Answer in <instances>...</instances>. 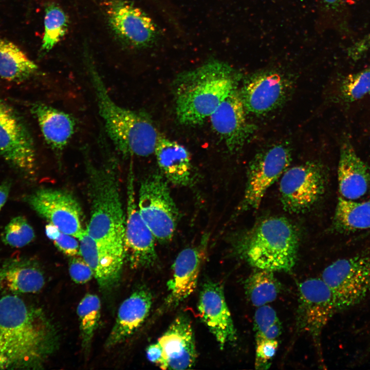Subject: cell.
<instances>
[{"instance_id":"15","label":"cell","mask_w":370,"mask_h":370,"mask_svg":"<svg viewBox=\"0 0 370 370\" xmlns=\"http://www.w3.org/2000/svg\"><path fill=\"white\" fill-rule=\"evenodd\" d=\"M161 359L158 366L163 369H185L194 365L197 358L193 330L189 318L183 314L176 318L157 341Z\"/></svg>"},{"instance_id":"40","label":"cell","mask_w":370,"mask_h":370,"mask_svg":"<svg viewBox=\"0 0 370 370\" xmlns=\"http://www.w3.org/2000/svg\"><path fill=\"white\" fill-rule=\"evenodd\" d=\"M369 95H370V93H369Z\"/></svg>"},{"instance_id":"31","label":"cell","mask_w":370,"mask_h":370,"mask_svg":"<svg viewBox=\"0 0 370 370\" xmlns=\"http://www.w3.org/2000/svg\"><path fill=\"white\" fill-rule=\"evenodd\" d=\"M35 238L32 226L23 216L12 218L1 234L2 242L14 248H21L30 243Z\"/></svg>"},{"instance_id":"8","label":"cell","mask_w":370,"mask_h":370,"mask_svg":"<svg viewBox=\"0 0 370 370\" xmlns=\"http://www.w3.org/2000/svg\"><path fill=\"white\" fill-rule=\"evenodd\" d=\"M103 13L115 37L124 46L132 49L152 47L158 40L159 32L152 19L128 0H102Z\"/></svg>"},{"instance_id":"2","label":"cell","mask_w":370,"mask_h":370,"mask_svg":"<svg viewBox=\"0 0 370 370\" xmlns=\"http://www.w3.org/2000/svg\"><path fill=\"white\" fill-rule=\"evenodd\" d=\"M57 330L20 298L0 299V369H38L57 349Z\"/></svg>"},{"instance_id":"24","label":"cell","mask_w":370,"mask_h":370,"mask_svg":"<svg viewBox=\"0 0 370 370\" xmlns=\"http://www.w3.org/2000/svg\"><path fill=\"white\" fill-rule=\"evenodd\" d=\"M45 284L39 265L28 258L9 259L0 265V290L15 293H34Z\"/></svg>"},{"instance_id":"29","label":"cell","mask_w":370,"mask_h":370,"mask_svg":"<svg viewBox=\"0 0 370 370\" xmlns=\"http://www.w3.org/2000/svg\"><path fill=\"white\" fill-rule=\"evenodd\" d=\"M77 312L82 347L87 350L100 318L101 302L99 298L95 294H86L79 302Z\"/></svg>"},{"instance_id":"36","label":"cell","mask_w":370,"mask_h":370,"mask_svg":"<svg viewBox=\"0 0 370 370\" xmlns=\"http://www.w3.org/2000/svg\"><path fill=\"white\" fill-rule=\"evenodd\" d=\"M322 8L332 15L342 14L345 8V0H317Z\"/></svg>"},{"instance_id":"7","label":"cell","mask_w":370,"mask_h":370,"mask_svg":"<svg viewBox=\"0 0 370 370\" xmlns=\"http://www.w3.org/2000/svg\"><path fill=\"white\" fill-rule=\"evenodd\" d=\"M321 278L332 293L337 311L346 310L370 295V257L337 260L324 269Z\"/></svg>"},{"instance_id":"28","label":"cell","mask_w":370,"mask_h":370,"mask_svg":"<svg viewBox=\"0 0 370 370\" xmlns=\"http://www.w3.org/2000/svg\"><path fill=\"white\" fill-rule=\"evenodd\" d=\"M69 24L68 15L59 5L53 2L46 5L41 54L49 52L62 40L68 31Z\"/></svg>"},{"instance_id":"5","label":"cell","mask_w":370,"mask_h":370,"mask_svg":"<svg viewBox=\"0 0 370 370\" xmlns=\"http://www.w3.org/2000/svg\"><path fill=\"white\" fill-rule=\"evenodd\" d=\"M299 245L298 230L282 217L260 221L233 242L234 250L240 258L254 267L273 272L291 271Z\"/></svg>"},{"instance_id":"18","label":"cell","mask_w":370,"mask_h":370,"mask_svg":"<svg viewBox=\"0 0 370 370\" xmlns=\"http://www.w3.org/2000/svg\"><path fill=\"white\" fill-rule=\"evenodd\" d=\"M208 243V236L205 235L199 244L184 248L176 257L172 277L167 283L165 304L169 307L177 306L194 291Z\"/></svg>"},{"instance_id":"19","label":"cell","mask_w":370,"mask_h":370,"mask_svg":"<svg viewBox=\"0 0 370 370\" xmlns=\"http://www.w3.org/2000/svg\"><path fill=\"white\" fill-rule=\"evenodd\" d=\"M0 155L21 172L34 173L36 154L33 139L13 114L0 119Z\"/></svg>"},{"instance_id":"25","label":"cell","mask_w":370,"mask_h":370,"mask_svg":"<svg viewBox=\"0 0 370 370\" xmlns=\"http://www.w3.org/2000/svg\"><path fill=\"white\" fill-rule=\"evenodd\" d=\"M333 227L341 233L370 229V200L357 202L340 196L334 217Z\"/></svg>"},{"instance_id":"34","label":"cell","mask_w":370,"mask_h":370,"mask_svg":"<svg viewBox=\"0 0 370 370\" xmlns=\"http://www.w3.org/2000/svg\"><path fill=\"white\" fill-rule=\"evenodd\" d=\"M68 269L71 279L77 284H85L94 276L92 269L81 257H71Z\"/></svg>"},{"instance_id":"27","label":"cell","mask_w":370,"mask_h":370,"mask_svg":"<svg viewBox=\"0 0 370 370\" xmlns=\"http://www.w3.org/2000/svg\"><path fill=\"white\" fill-rule=\"evenodd\" d=\"M244 288L252 304L258 307L274 301L282 286L273 271L258 269L246 280Z\"/></svg>"},{"instance_id":"20","label":"cell","mask_w":370,"mask_h":370,"mask_svg":"<svg viewBox=\"0 0 370 370\" xmlns=\"http://www.w3.org/2000/svg\"><path fill=\"white\" fill-rule=\"evenodd\" d=\"M152 301L150 291L145 288H139L122 302L106 340V348L123 342L141 326L148 316Z\"/></svg>"},{"instance_id":"32","label":"cell","mask_w":370,"mask_h":370,"mask_svg":"<svg viewBox=\"0 0 370 370\" xmlns=\"http://www.w3.org/2000/svg\"><path fill=\"white\" fill-rule=\"evenodd\" d=\"M255 338L276 340L282 332V326L275 310L264 305L258 307L254 316Z\"/></svg>"},{"instance_id":"12","label":"cell","mask_w":370,"mask_h":370,"mask_svg":"<svg viewBox=\"0 0 370 370\" xmlns=\"http://www.w3.org/2000/svg\"><path fill=\"white\" fill-rule=\"evenodd\" d=\"M296 324L301 332L318 341L325 326L337 309L332 293L321 278H310L299 284Z\"/></svg>"},{"instance_id":"6","label":"cell","mask_w":370,"mask_h":370,"mask_svg":"<svg viewBox=\"0 0 370 370\" xmlns=\"http://www.w3.org/2000/svg\"><path fill=\"white\" fill-rule=\"evenodd\" d=\"M168 182L159 173L146 177L141 182L137 202L142 218L155 239L161 243L172 239L179 218Z\"/></svg>"},{"instance_id":"17","label":"cell","mask_w":370,"mask_h":370,"mask_svg":"<svg viewBox=\"0 0 370 370\" xmlns=\"http://www.w3.org/2000/svg\"><path fill=\"white\" fill-rule=\"evenodd\" d=\"M198 311L221 349L236 341L237 334L222 286L207 281L200 292Z\"/></svg>"},{"instance_id":"4","label":"cell","mask_w":370,"mask_h":370,"mask_svg":"<svg viewBox=\"0 0 370 370\" xmlns=\"http://www.w3.org/2000/svg\"><path fill=\"white\" fill-rule=\"evenodd\" d=\"M84 59L99 115L116 150L124 156L146 157L154 153L160 134L151 119L116 103L87 51Z\"/></svg>"},{"instance_id":"35","label":"cell","mask_w":370,"mask_h":370,"mask_svg":"<svg viewBox=\"0 0 370 370\" xmlns=\"http://www.w3.org/2000/svg\"><path fill=\"white\" fill-rule=\"evenodd\" d=\"M53 242L55 246L64 254L70 257L80 255V243L72 235L61 232Z\"/></svg>"},{"instance_id":"26","label":"cell","mask_w":370,"mask_h":370,"mask_svg":"<svg viewBox=\"0 0 370 370\" xmlns=\"http://www.w3.org/2000/svg\"><path fill=\"white\" fill-rule=\"evenodd\" d=\"M34 62L16 44L0 36V77L20 82L32 72Z\"/></svg>"},{"instance_id":"16","label":"cell","mask_w":370,"mask_h":370,"mask_svg":"<svg viewBox=\"0 0 370 370\" xmlns=\"http://www.w3.org/2000/svg\"><path fill=\"white\" fill-rule=\"evenodd\" d=\"M287 91L286 80L274 71L251 76L239 90L246 112L256 115L267 114L279 107L286 98Z\"/></svg>"},{"instance_id":"11","label":"cell","mask_w":370,"mask_h":370,"mask_svg":"<svg viewBox=\"0 0 370 370\" xmlns=\"http://www.w3.org/2000/svg\"><path fill=\"white\" fill-rule=\"evenodd\" d=\"M26 201L31 209L64 233L79 239L85 229L82 211L77 199L61 189L41 188L29 195Z\"/></svg>"},{"instance_id":"1","label":"cell","mask_w":370,"mask_h":370,"mask_svg":"<svg viewBox=\"0 0 370 370\" xmlns=\"http://www.w3.org/2000/svg\"><path fill=\"white\" fill-rule=\"evenodd\" d=\"M90 217L86 230L97 246L89 264L96 279L112 283L120 279L124 257L125 216L117 165L112 159L100 166L87 163Z\"/></svg>"},{"instance_id":"37","label":"cell","mask_w":370,"mask_h":370,"mask_svg":"<svg viewBox=\"0 0 370 370\" xmlns=\"http://www.w3.org/2000/svg\"><path fill=\"white\" fill-rule=\"evenodd\" d=\"M11 187L10 181L6 180L0 184V211L5 204Z\"/></svg>"},{"instance_id":"21","label":"cell","mask_w":370,"mask_h":370,"mask_svg":"<svg viewBox=\"0 0 370 370\" xmlns=\"http://www.w3.org/2000/svg\"><path fill=\"white\" fill-rule=\"evenodd\" d=\"M338 179L341 196L350 200L364 196L370 184L369 169L348 139H345L341 146Z\"/></svg>"},{"instance_id":"39","label":"cell","mask_w":370,"mask_h":370,"mask_svg":"<svg viewBox=\"0 0 370 370\" xmlns=\"http://www.w3.org/2000/svg\"><path fill=\"white\" fill-rule=\"evenodd\" d=\"M12 114L10 108L0 98V119Z\"/></svg>"},{"instance_id":"10","label":"cell","mask_w":370,"mask_h":370,"mask_svg":"<svg viewBox=\"0 0 370 370\" xmlns=\"http://www.w3.org/2000/svg\"><path fill=\"white\" fill-rule=\"evenodd\" d=\"M291 161L290 148L284 143L257 153L248 168L241 209L258 208L268 189L283 175Z\"/></svg>"},{"instance_id":"14","label":"cell","mask_w":370,"mask_h":370,"mask_svg":"<svg viewBox=\"0 0 370 370\" xmlns=\"http://www.w3.org/2000/svg\"><path fill=\"white\" fill-rule=\"evenodd\" d=\"M246 113L236 88L210 116L212 128L232 152L241 148L254 132V127L247 120Z\"/></svg>"},{"instance_id":"38","label":"cell","mask_w":370,"mask_h":370,"mask_svg":"<svg viewBox=\"0 0 370 370\" xmlns=\"http://www.w3.org/2000/svg\"><path fill=\"white\" fill-rule=\"evenodd\" d=\"M61 231L52 224L49 223L45 226V233L49 239L54 240L60 234Z\"/></svg>"},{"instance_id":"33","label":"cell","mask_w":370,"mask_h":370,"mask_svg":"<svg viewBox=\"0 0 370 370\" xmlns=\"http://www.w3.org/2000/svg\"><path fill=\"white\" fill-rule=\"evenodd\" d=\"M255 339V367L257 369H267L271 364L278 347L276 340L263 338Z\"/></svg>"},{"instance_id":"30","label":"cell","mask_w":370,"mask_h":370,"mask_svg":"<svg viewBox=\"0 0 370 370\" xmlns=\"http://www.w3.org/2000/svg\"><path fill=\"white\" fill-rule=\"evenodd\" d=\"M370 93V66L345 76L339 86V97L344 103H353Z\"/></svg>"},{"instance_id":"3","label":"cell","mask_w":370,"mask_h":370,"mask_svg":"<svg viewBox=\"0 0 370 370\" xmlns=\"http://www.w3.org/2000/svg\"><path fill=\"white\" fill-rule=\"evenodd\" d=\"M238 78L233 68L218 60L178 75L173 83L178 121L186 125L201 124L237 88Z\"/></svg>"},{"instance_id":"9","label":"cell","mask_w":370,"mask_h":370,"mask_svg":"<svg viewBox=\"0 0 370 370\" xmlns=\"http://www.w3.org/2000/svg\"><path fill=\"white\" fill-rule=\"evenodd\" d=\"M325 182L324 170L317 162H307L288 168L280 183L284 209L290 213L307 211L324 194Z\"/></svg>"},{"instance_id":"22","label":"cell","mask_w":370,"mask_h":370,"mask_svg":"<svg viewBox=\"0 0 370 370\" xmlns=\"http://www.w3.org/2000/svg\"><path fill=\"white\" fill-rule=\"evenodd\" d=\"M154 153L161 173L168 182L179 187L191 184V156L185 147L159 135Z\"/></svg>"},{"instance_id":"13","label":"cell","mask_w":370,"mask_h":370,"mask_svg":"<svg viewBox=\"0 0 370 370\" xmlns=\"http://www.w3.org/2000/svg\"><path fill=\"white\" fill-rule=\"evenodd\" d=\"M132 168L127 187V210L124 236V257L133 268L147 267L156 262L155 238L142 218L136 202Z\"/></svg>"},{"instance_id":"23","label":"cell","mask_w":370,"mask_h":370,"mask_svg":"<svg viewBox=\"0 0 370 370\" xmlns=\"http://www.w3.org/2000/svg\"><path fill=\"white\" fill-rule=\"evenodd\" d=\"M31 110L47 144L54 153H61L75 133L76 122L73 117L42 103L33 104Z\"/></svg>"}]
</instances>
